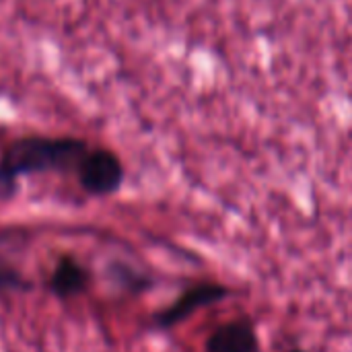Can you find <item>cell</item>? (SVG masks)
I'll return each instance as SVG.
<instances>
[{
  "instance_id": "1",
  "label": "cell",
  "mask_w": 352,
  "mask_h": 352,
  "mask_svg": "<svg viewBox=\"0 0 352 352\" xmlns=\"http://www.w3.org/2000/svg\"><path fill=\"white\" fill-rule=\"evenodd\" d=\"M89 148L78 138L25 136L6 146L0 157V198H10L16 179L29 173L70 171L80 167Z\"/></svg>"
},
{
  "instance_id": "2",
  "label": "cell",
  "mask_w": 352,
  "mask_h": 352,
  "mask_svg": "<svg viewBox=\"0 0 352 352\" xmlns=\"http://www.w3.org/2000/svg\"><path fill=\"white\" fill-rule=\"evenodd\" d=\"M80 186L93 196H109L124 182V167L116 153L107 148L89 151L78 167Z\"/></svg>"
},
{
  "instance_id": "3",
  "label": "cell",
  "mask_w": 352,
  "mask_h": 352,
  "mask_svg": "<svg viewBox=\"0 0 352 352\" xmlns=\"http://www.w3.org/2000/svg\"><path fill=\"white\" fill-rule=\"evenodd\" d=\"M229 295H231V289L223 287V285L192 287L173 305H169L167 309H163L155 316V326L157 328H173V326L182 324L186 318H190L194 311H198L200 307H208L217 301L227 299Z\"/></svg>"
},
{
  "instance_id": "4",
  "label": "cell",
  "mask_w": 352,
  "mask_h": 352,
  "mask_svg": "<svg viewBox=\"0 0 352 352\" xmlns=\"http://www.w3.org/2000/svg\"><path fill=\"white\" fill-rule=\"evenodd\" d=\"M260 338L252 322L233 320L217 328L206 340V352H258Z\"/></svg>"
},
{
  "instance_id": "5",
  "label": "cell",
  "mask_w": 352,
  "mask_h": 352,
  "mask_svg": "<svg viewBox=\"0 0 352 352\" xmlns=\"http://www.w3.org/2000/svg\"><path fill=\"white\" fill-rule=\"evenodd\" d=\"M87 285H89V272L74 258L62 256L50 278V291L60 299H68L80 295L87 289Z\"/></svg>"
},
{
  "instance_id": "6",
  "label": "cell",
  "mask_w": 352,
  "mask_h": 352,
  "mask_svg": "<svg viewBox=\"0 0 352 352\" xmlns=\"http://www.w3.org/2000/svg\"><path fill=\"white\" fill-rule=\"evenodd\" d=\"M31 283H27L19 272L10 268H0V293L4 291H29Z\"/></svg>"
},
{
  "instance_id": "7",
  "label": "cell",
  "mask_w": 352,
  "mask_h": 352,
  "mask_svg": "<svg viewBox=\"0 0 352 352\" xmlns=\"http://www.w3.org/2000/svg\"><path fill=\"white\" fill-rule=\"evenodd\" d=\"M289 352H307V351H299V349H295V351H289Z\"/></svg>"
}]
</instances>
